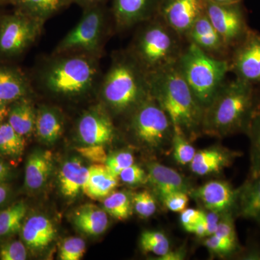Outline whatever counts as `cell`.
<instances>
[{
  "label": "cell",
  "mask_w": 260,
  "mask_h": 260,
  "mask_svg": "<svg viewBox=\"0 0 260 260\" xmlns=\"http://www.w3.org/2000/svg\"><path fill=\"white\" fill-rule=\"evenodd\" d=\"M260 112V90L236 78L225 81L205 109L203 135L223 138L246 135L251 121Z\"/></svg>",
  "instance_id": "cell-1"
},
{
  "label": "cell",
  "mask_w": 260,
  "mask_h": 260,
  "mask_svg": "<svg viewBox=\"0 0 260 260\" xmlns=\"http://www.w3.org/2000/svg\"><path fill=\"white\" fill-rule=\"evenodd\" d=\"M150 95L167 113L174 133L193 142L203 135L204 109L195 99L177 64L148 75Z\"/></svg>",
  "instance_id": "cell-2"
},
{
  "label": "cell",
  "mask_w": 260,
  "mask_h": 260,
  "mask_svg": "<svg viewBox=\"0 0 260 260\" xmlns=\"http://www.w3.org/2000/svg\"><path fill=\"white\" fill-rule=\"evenodd\" d=\"M127 51L147 75L177 64L186 42L158 16L141 23Z\"/></svg>",
  "instance_id": "cell-3"
},
{
  "label": "cell",
  "mask_w": 260,
  "mask_h": 260,
  "mask_svg": "<svg viewBox=\"0 0 260 260\" xmlns=\"http://www.w3.org/2000/svg\"><path fill=\"white\" fill-rule=\"evenodd\" d=\"M102 94L114 114H129L150 96L148 75L128 53L121 54L106 75Z\"/></svg>",
  "instance_id": "cell-4"
},
{
  "label": "cell",
  "mask_w": 260,
  "mask_h": 260,
  "mask_svg": "<svg viewBox=\"0 0 260 260\" xmlns=\"http://www.w3.org/2000/svg\"><path fill=\"white\" fill-rule=\"evenodd\" d=\"M177 67L204 112L226 81L230 72L229 59L213 57L187 42Z\"/></svg>",
  "instance_id": "cell-5"
},
{
  "label": "cell",
  "mask_w": 260,
  "mask_h": 260,
  "mask_svg": "<svg viewBox=\"0 0 260 260\" xmlns=\"http://www.w3.org/2000/svg\"><path fill=\"white\" fill-rule=\"evenodd\" d=\"M129 115L130 133L138 143L161 154L172 148L174 134L172 121L151 95Z\"/></svg>",
  "instance_id": "cell-6"
},
{
  "label": "cell",
  "mask_w": 260,
  "mask_h": 260,
  "mask_svg": "<svg viewBox=\"0 0 260 260\" xmlns=\"http://www.w3.org/2000/svg\"><path fill=\"white\" fill-rule=\"evenodd\" d=\"M96 65L86 55L61 58L53 62L44 75V84L52 93L78 96L87 93L96 78Z\"/></svg>",
  "instance_id": "cell-7"
},
{
  "label": "cell",
  "mask_w": 260,
  "mask_h": 260,
  "mask_svg": "<svg viewBox=\"0 0 260 260\" xmlns=\"http://www.w3.org/2000/svg\"><path fill=\"white\" fill-rule=\"evenodd\" d=\"M84 10L79 23L65 36L56 47L58 54L74 51L93 53L100 47L106 20L104 4Z\"/></svg>",
  "instance_id": "cell-8"
},
{
  "label": "cell",
  "mask_w": 260,
  "mask_h": 260,
  "mask_svg": "<svg viewBox=\"0 0 260 260\" xmlns=\"http://www.w3.org/2000/svg\"><path fill=\"white\" fill-rule=\"evenodd\" d=\"M205 13L231 52L250 29L243 3L217 4L207 0Z\"/></svg>",
  "instance_id": "cell-9"
},
{
  "label": "cell",
  "mask_w": 260,
  "mask_h": 260,
  "mask_svg": "<svg viewBox=\"0 0 260 260\" xmlns=\"http://www.w3.org/2000/svg\"><path fill=\"white\" fill-rule=\"evenodd\" d=\"M44 23L18 11L3 19L0 26V52L8 56L23 52L40 36Z\"/></svg>",
  "instance_id": "cell-10"
},
{
  "label": "cell",
  "mask_w": 260,
  "mask_h": 260,
  "mask_svg": "<svg viewBox=\"0 0 260 260\" xmlns=\"http://www.w3.org/2000/svg\"><path fill=\"white\" fill-rule=\"evenodd\" d=\"M230 72L236 78L252 85L260 84V32L249 29L229 59Z\"/></svg>",
  "instance_id": "cell-11"
},
{
  "label": "cell",
  "mask_w": 260,
  "mask_h": 260,
  "mask_svg": "<svg viewBox=\"0 0 260 260\" xmlns=\"http://www.w3.org/2000/svg\"><path fill=\"white\" fill-rule=\"evenodd\" d=\"M207 0H161L158 16L182 39L205 13ZM186 42V41H185Z\"/></svg>",
  "instance_id": "cell-12"
},
{
  "label": "cell",
  "mask_w": 260,
  "mask_h": 260,
  "mask_svg": "<svg viewBox=\"0 0 260 260\" xmlns=\"http://www.w3.org/2000/svg\"><path fill=\"white\" fill-rule=\"evenodd\" d=\"M189 196L208 211L237 217V189L226 181H208L196 189L193 188Z\"/></svg>",
  "instance_id": "cell-13"
},
{
  "label": "cell",
  "mask_w": 260,
  "mask_h": 260,
  "mask_svg": "<svg viewBox=\"0 0 260 260\" xmlns=\"http://www.w3.org/2000/svg\"><path fill=\"white\" fill-rule=\"evenodd\" d=\"M77 132L85 145H105L115 136V127L110 116L102 109H91L84 113L78 121Z\"/></svg>",
  "instance_id": "cell-14"
},
{
  "label": "cell",
  "mask_w": 260,
  "mask_h": 260,
  "mask_svg": "<svg viewBox=\"0 0 260 260\" xmlns=\"http://www.w3.org/2000/svg\"><path fill=\"white\" fill-rule=\"evenodd\" d=\"M161 0H112V13L123 30L148 21L158 14Z\"/></svg>",
  "instance_id": "cell-15"
},
{
  "label": "cell",
  "mask_w": 260,
  "mask_h": 260,
  "mask_svg": "<svg viewBox=\"0 0 260 260\" xmlns=\"http://www.w3.org/2000/svg\"><path fill=\"white\" fill-rule=\"evenodd\" d=\"M186 42L194 44L205 54L220 59H229L231 50L204 13L198 18L185 37Z\"/></svg>",
  "instance_id": "cell-16"
},
{
  "label": "cell",
  "mask_w": 260,
  "mask_h": 260,
  "mask_svg": "<svg viewBox=\"0 0 260 260\" xmlns=\"http://www.w3.org/2000/svg\"><path fill=\"white\" fill-rule=\"evenodd\" d=\"M147 174L148 184L160 200L175 191H184L189 194L193 189L191 183L184 176L158 162L147 164Z\"/></svg>",
  "instance_id": "cell-17"
},
{
  "label": "cell",
  "mask_w": 260,
  "mask_h": 260,
  "mask_svg": "<svg viewBox=\"0 0 260 260\" xmlns=\"http://www.w3.org/2000/svg\"><path fill=\"white\" fill-rule=\"evenodd\" d=\"M242 155V152L213 145L197 151L189 168L191 172L198 176L218 174L232 166L234 160Z\"/></svg>",
  "instance_id": "cell-18"
},
{
  "label": "cell",
  "mask_w": 260,
  "mask_h": 260,
  "mask_svg": "<svg viewBox=\"0 0 260 260\" xmlns=\"http://www.w3.org/2000/svg\"><path fill=\"white\" fill-rule=\"evenodd\" d=\"M20 234L22 241L28 249L40 251L54 242L56 230L47 217L36 214L25 219Z\"/></svg>",
  "instance_id": "cell-19"
},
{
  "label": "cell",
  "mask_w": 260,
  "mask_h": 260,
  "mask_svg": "<svg viewBox=\"0 0 260 260\" xmlns=\"http://www.w3.org/2000/svg\"><path fill=\"white\" fill-rule=\"evenodd\" d=\"M53 155L49 150H37L27 158L24 187L28 191H37L44 186L53 170Z\"/></svg>",
  "instance_id": "cell-20"
},
{
  "label": "cell",
  "mask_w": 260,
  "mask_h": 260,
  "mask_svg": "<svg viewBox=\"0 0 260 260\" xmlns=\"http://www.w3.org/2000/svg\"><path fill=\"white\" fill-rule=\"evenodd\" d=\"M237 217L260 224V173L249 174L237 188Z\"/></svg>",
  "instance_id": "cell-21"
},
{
  "label": "cell",
  "mask_w": 260,
  "mask_h": 260,
  "mask_svg": "<svg viewBox=\"0 0 260 260\" xmlns=\"http://www.w3.org/2000/svg\"><path fill=\"white\" fill-rule=\"evenodd\" d=\"M88 168L80 158L75 157L66 160L59 169V189L65 198L73 199L83 193L88 178Z\"/></svg>",
  "instance_id": "cell-22"
},
{
  "label": "cell",
  "mask_w": 260,
  "mask_h": 260,
  "mask_svg": "<svg viewBox=\"0 0 260 260\" xmlns=\"http://www.w3.org/2000/svg\"><path fill=\"white\" fill-rule=\"evenodd\" d=\"M71 219L78 230L88 236L102 235L109 225L106 210L92 204L83 205L77 208Z\"/></svg>",
  "instance_id": "cell-23"
},
{
  "label": "cell",
  "mask_w": 260,
  "mask_h": 260,
  "mask_svg": "<svg viewBox=\"0 0 260 260\" xmlns=\"http://www.w3.org/2000/svg\"><path fill=\"white\" fill-rule=\"evenodd\" d=\"M88 171L83 193L90 199L104 200L119 186V177L113 174L105 164H93L88 168Z\"/></svg>",
  "instance_id": "cell-24"
},
{
  "label": "cell",
  "mask_w": 260,
  "mask_h": 260,
  "mask_svg": "<svg viewBox=\"0 0 260 260\" xmlns=\"http://www.w3.org/2000/svg\"><path fill=\"white\" fill-rule=\"evenodd\" d=\"M35 132L38 138L46 144H53L59 140L63 132L62 118L57 111L43 107L37 112Z\"/></svg>",
  "instance_id": "cell-25"
},
{
  "label": "cell",
  "mask_w": 260,
  "mask_h": 260,
  "mask_svg": "<svg viewBox=\"0 0 260 260\" xmlns=\"http://www.w3.org/2000/svg\"><path fill=\"white\" fill-rule=\"evenodd\" d=\"M36 119L37 112L31 103L25 98L16 101L8 113V122L25 138L35 131Z\"/></svg>",
  "instance_id": "cell-26"
},
{
  "label": "cell",
  "mask_w": 260,
  "mask_h": 260,
  "mask_svg": "<svg viewBox=\"0 0 260 260\" xmlns=\"http://www.w3.org/2000/svg\"><path fill=\"white\" fill-rule=\"evenodd\" d=\"M27 211L28 206L23 200L16 202L0 211V240L20 233Z\"/></svg>",
  "instance_id": "cell-27"
},
{
  "label": "cell",
  "mask_w": 260,
  "mask_h": 260,
  "mask_svg": "<svg viewBox=\"0 0 260 260\" xmlns=\"http://www.w3.org/2000/svg\"><path fill=\"white\" fill-rule=\"evenodd\" d=\"M72 3L73 0H23L16 6L18 12L45 21Z\"/></svg>",
  "instance_id": "cell-28"
},
{
  "label": "cell",
  "mask_w": 260,
  "mask_h": 260,
  "mask_svg": "<svg viewBox=\"0 0 260 260\" xmlns=\"http://www.w3.org/2000/svg\"><path fill=\"white\" fill-rule=\"evenodd\" d=\"M28 87L20 75L0 68V99L7 104L16 102L26 95Z\"/></svg>",
  "instance_id": "cell-29"
},
{
  "label": "cell",
  "mask_w": 260,
  "mask_h": 260,
  "mask_svg": "<svg viewBox=\"0 0 260 260\" xmlns=\"http://www.w3.org/2000/svg\"><path fill=\"white\" fill-rule=\"evenodd\" d=\"M25 138L17 133L9 123L0 124V155L17 160L23 155Z\"/></svg>",
  "instance_id": "cell-30"
},
{
  "label": "cell",
  "mask_w": 260,
  "mask_h": 260,
  "mask_svg": "<svg viewBox=\"0 0 260 260\" xmlns=\"http://www.w3.org/2000/svg\"><path fill=\"white\" fill-rule=\"evenodd\" d=\"M127 191H114L104 198V209L112 218L118 220H127L133 211V198Z\"/></svg>",
  "instance_id": "cell-31"
},
{
  "label": "cell",
  "mask_w": 260,
  "mask_h": 260,
  "mask_svg": "<svg viewBox=\"0 0 260 260\" xmlns=\"http://www.w3.org/2000/svg\"><path fill=\"white\" fill-rule=\"evenodd\" d=\"M140 245L145 253H152L161 256L170 250L169 239L164 233L158 231H145L142 233Z\"/></svg>",
  "instance_id": "cell-32"
},
{
  "label": "cell",
  "mask_w": 260,
  "mask_h": 260,
  "mask_svg": "<svg viewBox=\"0 0 260 260\" xmlns=\"http://www.w3.org/2000/svg\"><path fill=\"white\" fill-rule=\"evenodd\" d=\"M246 135L250 140V171L249 174L260 173V112L251 121Z\"/></svg>",
  "instance_id": "cell-33"
},
{
  "label": "cell",
  "mask_w": 260,
  "mask_h": 260,
  "mask_svg": "<svg viewBox=\"0 0 260 260\" xmlns=\"http://www.w3.org/2000/svg\"><path fill=\"white\" fill-rule=\"evenodd\" d=\"M172 149L176 161L182 166L189 165L197 152L191 141L176 133L173 137Z\"/></svg>",
  "instance_id": "cell-34"
},
{
  "label": "cell",
  "mask_w": 260,
  "mask_h": 260,
  "mask_svg": "<svg viewBox=\"0 0 260 260\" xmlns=\"http://www.w3.org/2000/svg\"><path fill=\"white\" fill-rule=\"evenodd\" d=\"M203 244L207 249L215 255L227 256L240 253L242 250L240 244L225 240L213 234L205 237Z\"/></svg>",
  "instance_id": "cell-35"
},
{
  "label": "cell",
  "mask_w": 260,
  "mask_h": 260,
  "mask_svg": "<svg viewBox=\"0 0 260 260\" xmlns=\"http://www.w3.org/2000/svg\"><path fill=\"white\" fill-rule=\"evenodd\" d=\"M132 198L133 210L142 218H150L156 212V200L150 191H139L132 195Z\"/></svg>",
  "instance_id": "cell-36"
},
{
  "label": "cell",
  "mask_w": 260,
  "mask_h": 260,
  "mask_svg": "<svg viewBox=\"0 0 260 260\" xmlns=\"http://www.w3.org/2000/svg\"><path fill=\"white\" fill-rule=\"evenodd\" d=\"M86 244L82 238L68 237L61 243L59 247V259L61 260H80L85 254Z\"/></svg>",
  "instance_id": "cell-37"
},
{
  "label": "cell",
  "mask_w": 260,
  "mask_h": 260,
  "mask_svg": "<svg viewBox=\"0 0 260 260\" xmlns=\"http://www.w3.org/2000/svg\"><path fill=\"white\" fill-rule=\"evenodd\" d=\"M134 164V155L131 152L120 150L108 155L105 166L113 174L119 177V174L124 169Z\"/></svg>",
  "instance_id": "cell-38"
},
{
  "label": "cell",
  "mask_w": 260,
  "mask_h": 260,
  "mask_svg": "<svg viewBox=\"0 0 260 260\" xmlns=\"http://www.w3.org/2000/svg\"><path fill=\"white\" fill-rule=\"evenodd\" d=\"M27 257L28 248L23 241H8L0 245V259L25 260Z\"/></svg>",
  "instance_id": "cell-39"
},
{
  "label": "cell",
  "mask_w": 260,
  "mask_h": 260,
  "mask_svg": "<svg viewBox=\"0 0 260 260\" xmlns=\"http://www.w3.org/2000/svg\"><path fill=\"white\" fill-rule=\"evenodd\" d=\"M119 180L129 186H140L148 183V174L140 166L133 164L119 175Z\"/></svg>",
  "instance_id": "cell-40"
},
{
  "label": "cell",
  "mask_w": 260,
  "mask_h": 260,
  "mask_svg": "<svg viewBox=\"0 0 260 260\" xmlns=\"http://www.w3.org/2000/svg\"><path fill=\"white\" fill-rule=\"evenodd\" d=\"M236 217L232 214H225L222 215L217 227L215 235L230 241L235 244H239L238 239L237 232H236L235 224H234V218Z\"/></svg>",
  "instance_id": "cell-41"
},
{
  "label": "cell",
  "mask_w": 260,
  "mask_h": 260,
  "mask_svg": "<svg viewBox=\"0 0 260 260\" xmlns=\"http://www.w3.org/2000/svg\"><path fill=\"white\" fill-rule=\"evenodd\" d=\"M189 200V194L184 191H175L166 195L160 201L164 206L174 213H181L185 210Z\"/></svg>",
  "instance_id": "cell-42"
},
{
  "label": "cell",
  "mask_w": 260,
  "mask_h": 260,
  "mask_svg": "<svg viewBox=\"0 0 260 260\" xmlns=\"http://www.w3.org/2000/svg\"><path fill=\"white\" fill-rule=\"evenodd\" d=\"M104 145H85L76 148L77 152L93 164H105L108 155Z\"/></svg>",
  "instance_id": "cell-43"
},
{
  "label": "cell",
  "mask_w": 260,
  "mask_h": 260,
  "mask_svg": "<svg viewBox=\"0 0 260 260\" xmlns=\"http://www.w3.org/2000/svg\"><path fill=\"white\" fill-rule=\"evenodd\" d=\"M180 222L186 232L190 233L198 223L204 218L205 212L194 208H186L181 212Z\"/></svg>",
  "instance_id": "cell-44"
},
{
  "label": "cell",
  "mask_w": 260,
  "mask_h": 260,
  "mask_svg": "<svg viewBox=\"0 0 260 260\" xmlns=\"http://www.w3.org/2000/svg\"><path fill=\"white\" fill-rule=\"evenodd\" d=\"M221 216L222 215L220 214L214 213V212L208 211V213L205 212L203 221H204L205 228H206L207 237L213 235L216 232L219 220Z\"/></svg>",
  "instance_id": "cell-45"
},
{
  "label": "cell",
  "mask_w": 260,
  "mask_h": 260,
  "mask_svg": "<svg viewBox=\"0 0 260 260\" xmlns=\"http://www.w3.org/2000/svg\"><path fill=\"white\" fill-rule=\"evenodd\" d=\"M185 249H177L175 250L170 249L164 255L158 256L157 259L158 260H182L185 259Z\"/></svg>",
  "instance_id": "cell-46"
},
{
  "label": "cell",
  "mask_w": 260,
  "mask_h": 260,
  "mask_svg": "<svg viewBox=\"0 0 260 260\" xmlns=\"http://www.w3.org/2000/svg\"><path fill=\"white\" fill-rule=\"evenodd\" d=\"M12 176V168L3 159L0 158V184L7 183Z\"/></svg>",
  "instance_id": "cell-47"
},
{
  "label": "cell",
  "mask_w": 260,
  "mask_h": 260,
  "mask_svg": "<svg viewBox=\"0 0 260 260\" xmlns=\"http://www.w3.org/2000/svg\"><path fill=\"white\" fill-rule=\"evenodd\" d=\"M10 194V186L8 183L0 184V208L6 203Z\"/></svg>",
  "instance_id": "cell-48"
},
{
  "label": "cell",
  "mask_w": 260,
  "mask_h": 260,
  "mask_svg": "<svg viewBox=\"0 0 260 260\" xmlns=\"http://www.w3.org/2000/svg\"><path fill=\"white\" fill-rule=\"evenodd\" d=\"M73 3H76L85 9L89 7L104 4L106 0H73Z\"/></svg>",
  "instance_id": "cell-49"
},
{
  "label": "cell",
  "mask_w": 260,
  "mask_h": 260,
  "mask_svg": "<svg viewBox=\"0 0 260 260\" xmlns=\"http://www.w3.org/2000/svg\"><path fill=\"white\" fill-rule=\"evenodd\" d=\"M217 4H232V3H243L244 0H209Z\"/></svg>",
  "instance_id": "cell-50"
},
{
  "label": "cell",
  "mask_w": 260,
  "mask_h": 260,
  "mask_svg": "<svg viewBox=\"0 0 260 260\" xmlns=\"http://www.w3.org/2000/svg\"><path fill=\"white\" fill-rule=\"evenodd\" d=\"M8 114V111H7L6 108H5L4 109L0 112V124L3 122V120H4L5 116Z\"/></svg>",
  "instance_id": "cell-51"
},
{
  "label": "cell",
  "mask_w": 260,
  "mask_h": 260,
  "mask_svg": "<svg viewBox=\"0 0 260 260\" xmlns=\"http://www.w3.org/2000/svg\"><path fill=\"white\" fill-rule=\"evenodd\" d=\"M0 1L7 2V3H11V4L15 5L16 6L17 5H18L23 0H0Z\"/></svg>",
  "instance_id": "cell-52"
},
{
  "label": "cell",
  "mask_w": 260,
  "mask_h": 260,
  "mask_svg": "<svg viewBox=\"0 0 260 260\" xmlns=\"http://www.w3.org/2000/svg\"><path fill=\"white\" fill-rule=\"evenodd\" d=\"M5 104H6L0 99V112H1L3 109H4L5 108H6L5 107Z\"/></svg>",
  "instance_id": "cell-53"
}]
</instances>
